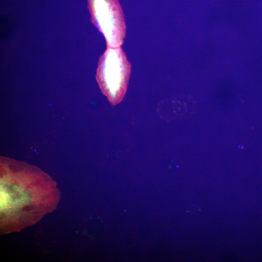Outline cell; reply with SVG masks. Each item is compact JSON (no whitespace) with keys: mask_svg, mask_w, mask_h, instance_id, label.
<instances>
[{"mask_svg":"<svg viewBox=\"0 0 262 262\" xmlns=\"http://www.w3.org/2000/svg\"><path fill=\"white\" fill-rule=\"evenodd\" d=\"M91 21L103 34L107 47L118 48L123 44L126 26L118 0H87Z\"/></svg>","mask_w":262,"mask_h":262,"instance_id":"3","label":"cell"},{"mask_svg":"<svg viewBox=\"0 0 262 262\" xmlns=\"http://www.w3.org/2000/svg\"><path fill=\"white\" fill-rule=\"evenodd\" d=\"M0 234L32 226L57 207L56 183L39 168L0 156Z\"/></svg>","mask_w":262,"mask_h":262,"instance_id":"1","label":"cell"},{"mask_svg":"<svg viewBox=\"0 0 262 262\" xmlns=\"http://www.w3.org/2000/svg\"><path fill=\"white\" fill-rule=\"evenodd\" d=\"M131 65L120 47H107L99 58L96 79L102 93L113 105L119 103L127 89Z\"/></svg>","mask_w":262,"mask_h":262,"instance_id":"2","label":"cell"}]
</instances>
